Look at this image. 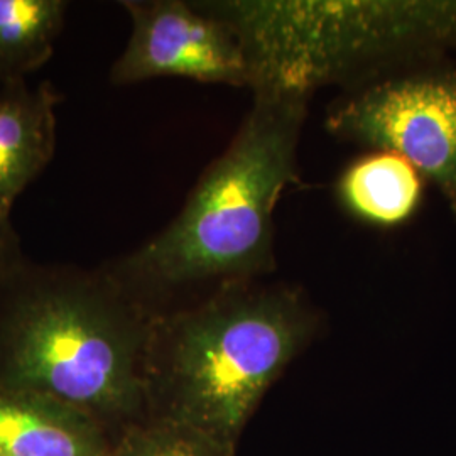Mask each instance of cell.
Returning a JSON list of instances; mask_svg holds the SVG:
<instances>
[{
	"label": "cell",
	"instance_id": "13",
	"mask_svg": "<svg viewBox=\"0 0 456 456\" xmlns=\"http://www.w3.org/2000/svg\"><path fill=\"white\" fill-rule=\"evenodd\" d=\"M0 86H2V83H0Z\"/></svg>",
	"mask_w": 456,
	"mask_h": 456
},
{
	"label": "cell",
	"instance_id": "12",
	"mask_svg": "<svg viewBox=\"0 0 456 456\" xmlns=\"http://www.w3.org/2000/svg\"><path fill=\"white\" fill-rule=\"evenodd\" d=\"M26 259L12 220H0V284Z\"/></svg>",
	"mask_w": 456,
	"mask_h": 456
},
{
	"label": "cell",
	"instance_id": "4",
	"mask_svg": "<svg viewBox=\"0 0 456 456\" xmlns=\"http://www.w3.org/2000/svg\"><path fill=\"white\" fill-rule=\"evenodd\" d=\"M237 34L250 88H355L456 51V0H195Z\"/></svg>",
	"mask_w": 456,
	"mask_h": 456
},
{
	"label": "cell",
	"instance_id": "11",
	"mask_svg": "<svg viewBox=\"0 0 456 456\" xmlns=\"http://www.w3.org/2000/svg\"><path fill=\"white\" fill-rule=\"evenodd\" d=\"M115 456H232V448L186 424L146 416L118 435Z\"/></svg>",
	"mask_w": 456,
	"mask_h": 456
},
{
	"label": "cell",
	"instance_id": "7",
	"mask_svg": "<svg viewBox=\"0 0 456 456\" xmlns=\"http://www.w3.org/2000/svg\"><path fill=\"white\" fill-rule=\"evenodd\" d=\"M60 94L49 82L0 86V220H12L17 198L53 161Z\"/></svg>",
	"mask_w": 456,
	"mask_h": 456
},
{
	"label": "cell",
	"instance_id": "6",
	"mask_svg": "<svg viewBox=\"0 0 456 456\" xmlns=\"http://www.w3.org/2000/svg\"><path fill=\"white\" fill-rule=\"evenodd\" d=\"M120 7L131 20V36L109 71L115 86L184 78L250 88L237 34L195 0H122Z\"/></svg>",
	"mask_w": 456,
	"mask_h": 456
},
{
	"label": "cell",
	"instance_id": "5",
	"mask_svg": "<svg viewBox=\"0 0 456 456\" xmlns=\"http://www.w3.org/2000/svg\"><path fill=\"white\" fill-rule=\"evenodd\" d=\"M345 142L387 151L412 164L456 220V65L436 60L345 90L326 114Z\"/></svg>",
	"mask_w": 456,
	"mask_h": 456
},
{
	"label": "cell",
	"instance_id": "8",
	"mask_svg": "<svg viewBox=\"0 0 456 456\" xmlns=\"http://www.w3.org/2000/svg\"><path fill=\"white\" fill-rule=\"evenodd\" d=\"M115 444L82 411L0 384V456H115Z\"/></svg>",
	"mask_w": 456,
	"mask_h": 456
},
{
	"label": "cell",
	"instance_id": "1",
	"mask_svg": "<svg viewBox=\"0 0 456 456\" xmlns=\"http://www.w3.org/2000/svg\"><path fill=\"white\" fill-rule=\"evenodd\" d=\"M152 316L105 265L26 257L0 284V384L78 409L118 438L146 418Z\"/></svg>",
	"mask_w": 456,
	"mask_h": 456
},
{
	"label": "cell",
	"instance_id": "2",
	"mask_svg": "<svg viewBox=\"0 0 456 456\" xmlns=\"http://www.w3.org/2000/svg\"><path fill=\"white\" fill-rule=\"evenodd\" d=\"M252 94L242 126L180 213L146 244L103 264L147 310L188 288L256 281L276 271L274 213L284 191L301 183L297 149L311 97Z\"/></svg>",
	"mask_w": 456,
	"mask_h": 456
},
{
	"label": "cell",
	"instance_id": "10",
	"mask_svg": "<svg viewBox=\"0 0 456 456\" xmlns=\"http://www.w3.org/2000/svg\"><path fill=\"white\" fill-rule=\"evenodd\" d=\"M68 5L65 0H0V83L26 80L48 63Z\"/></svg>",
	"mask_w": 456,
	"mask_h": 456
},
{
	"label": "cell",
	"instance_id": "9",
	"mask_svg": "<svg viewBox=\"0 0 456 456\" xmlns=\"http://www.w3.org/2000/svg\"><path fill=\"white\" fill-rule=\"evenodd\" d=\"M423 175L404 158L372 151L345 167L337 196L346 212L367 225L394 228L408 224L421 208Z\"/></svg>",
	"mask_w": 456,
	"mask_h": 456
},
{
	"label": "cell",
	"instance_id": "3",
	"mask_svg": "<svg viewBox=\"0 0 456 456\" xmlns=\"http://www.w3.org/2000/svg\"><path fill=\"white\" fill-rule=\"evenodd\" d=\"M299 289L227 281L207 299L154 313L144 382L151 418L186 424L232 448L264 392L316 330Z\"/></svg>",
	"mask_w": 456,
	"mask_h": 456
}]
</instances>
